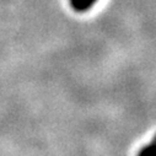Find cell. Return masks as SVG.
<instances>
[{
	"mask_svg": "<svg viewBox=\"0 0 156 156\" xmlns=\"http://www.w3.org/2000/svg\"><path fill=\"white\" fill-rule=\"evenodd\" d=\"M97 0H70L71 8L77 12H85L90 10Z\"/></svg>",
	"mask_w": 156,
	"mask_h": 156,
	"instance_id": "1",
	"label": "cell"
},
{
	"mask_svg": "<svg viewBox=\"0 0 156 156\" xmlns=\"http://www.w3.org/2000/svg\"><path fill=\"white\" fill-rule=\"evenodd\" d=\"M138 156H156V134L147 145L140 149Z\"/></svg>",
	"mask_w": 156,
	"mask_h": 156,
	"instance_id": "2",
	"label": "cell"
}]
</instances>
